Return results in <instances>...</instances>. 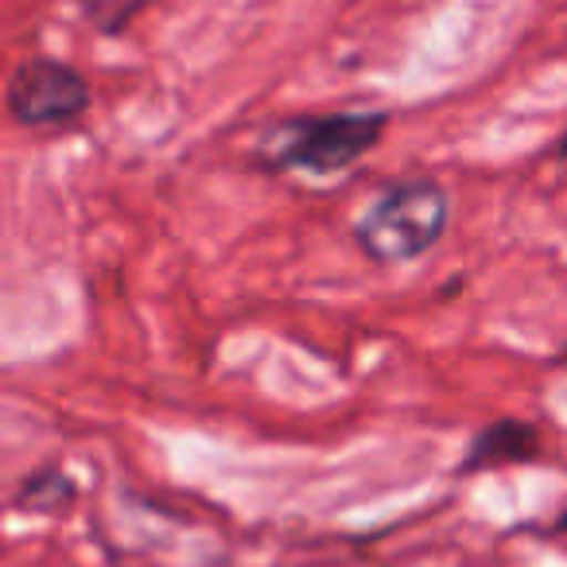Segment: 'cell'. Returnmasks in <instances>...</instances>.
<instances>
[{"label":"cell","mask_w":567,"mask_h":567,"mask_svg":"<svg viewBox=\"0 0 567 567\" xmlns=\"http://www.w3.org/2000/svg\"><path fill=\"white\" fill-rule=\"evenodd\" d=\"M389 113H316V117H288L257 141V164L268 172H311L334 175L358 164L373 144L385 136Z\"/></svg>","instance_id":"obj_1"},{"label":"cell","mask_w":567,"mask_h":567,"mask_svg":"<svg viewBox=\"0 0 567 567\" xmlns=\"http://www.w3.org/2000/svg\"><path fill=\"white\" fill-rule=\"evenodd\" d=\"M451 221V195L435 179L389 183L354 221V241L378 265H404L424 257Z\"/></svg>","instance_id":"obj_2"},{"label":"cell","mask_w":567,"mask_h":567,"mask_svg":"<svg viewBox=\"0 0 567 567\" xmlns=\"http://www.w3.org/2000/svg\"><path fill=\"white\" fill-rule=\"evenodd\" d=\"M90 82L63 59H24L9 74L4 105L24 128H66L90 113Z\"/></svg>","instance_id":"obj_3"},{"label":"cell","mask_w":567,"mask_h":567,"mask_svg":"<svg viewBox=\"0 0 567 567\" xmlns=\"http://www.w3.org/2000/svg\"><path fill=\"white\" fill-rule=\"evenodd\" d=\"M540 458V432L528 420H494L482 432H474L471 447L463 451L455 474H482L497 466H517Z\"/></svg>","instance_id":"obj_4"},{"label":"cell","mask_w":567,"mask_h":567,"mask_svg":"<svg viewBox=\"0 0 567 567\" xmlns=\"http://www.w3.org/2000/svg\"><path fill=\"white\" fill-rule=\"evenodd\" d=\"M74 502H79V486H74L71 474L55 471V466L35 471L32 478H24L17 497H12V505H17L20 513H35V517H59V513H66Z\"/></svg>","instance_id":"obj_5"},{"label":"cell","mask_w":567,"mask_h":567,"mask_svg":"<svg viewBox=\"0 0 567 567\" xmlns=\"http://www.w3.org/2000/svg\"><path fill=\"white\" fill-rule=\"evenodd\" d=\"M79 9L97 35H121L148 9V0H79Z\"/></svg>","instance_id":"obj_6"},{"label":"cell","mask_w":567,"mask_h":567,"mask_svg":"<svg viewBox=\"0 0 567 567\" xmlns=\"http://www.w3.org/2000/svg\"><path fill=\"white\" fill-rule=\"evenodd\" d=\"M556 156H559V159H567V136H564V141H559V144H556Z\"/></svg>","instance_id":"obj_7"},{"label":"cell","mask_w":567,"mask_h":567,"mask_svg":"<svg viewBox=\"0 0 567 567\" xmlns=\"http://www.w3.org/2000/svg\"><path fill=\"white\" fill-rule=\"evenodd\" d=\"M556 528H564V533H567V513H559V517H556Z\"/></svg>","instance_id":"obj_8"}]
</instances>
